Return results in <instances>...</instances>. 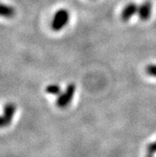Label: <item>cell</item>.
<instances>
[{
  "instance_id": "cell-1",
  "label": "cell",
  "mask_w": 156,
  "mask_h": 157,
  "mask_svg": "<svg viewBox=\"0 0 156 157\" xmlns=\"http://www.w3.org/2000/svg\"><path fill=\"white\" fill-rule=\"evenodd\" d=\"M69 21V13L65 9H60L54 14L51 22L53 31H60L67 25Z\"/></svg>"
},
{
  "instance_id": "cell-2",
  "label": "cell",
  "mask_w": 156,
  "mask_h": 157,
  "mask_svg": "<svg viewBox=\"0 0 156 157\" xmlns=\"http://www.w3.org/2000/svg\"><path fill=\"white\" fill-rule=\"evenodd\" d=\"M76 91V86L73 83L69 84L65 90L60 95H58L57 100H56V105L60 109H64L69 105Z\"/></svg>"
},
{
  "instance_id": "cell-3",
  "label": "cell",
  "mask_w": 156,
  "mask_h": 157,
  "mask_svg": "<svg viewBox=\"0 0 156 157\" xmlns=\"http://www.w3.org/2000/svg\"><path fill=\"white\" fill-rule=\"evenodd\" d=\"M16 111V106L13 103H7L5 105L3 109V113L1 117L0 125L1 127H6L11 123L12 120L14 118V113Z\"/></svg>"
},
{
  "instance_id": "cell-4",
  "label": "cell",
  "mask_w": 156,
  "mask_h": 157,
  "mask_svg": "<svg viewBox=\"0 0 156 157\" xmlns=\"http://www.w3.org/2000/svg\"><path fill=\"white\" fill-rule=\"evenodd\" d=\"M151 11H152V4H151V2L150 1H145L138 7L137 14H138L139 18L141 21L146 22L150 18Z\"/></svg>"
},
{
  "instance_id": "cell-5",
  "label": "cell",
  "mask_w": 156,
  "mask_h": 157,
  "mask_svg": "<svg viewBox=\"0 0 156 157\" xmlns=\"http://www.w3.org/2000/svg\"><path fill=\"white\" fill-rule=\"evenodd\" d=\"M138 7L139 6L135 2H129L128 4H127L120 14V18L123 22H128L135 14H137Z\"/></svg>"
},
{
  "instance_id": "cell-6",
  "label": "cell",
  "mask_w": 156,
  "mask_h": 157,
  "mask_svg": "<svg viewBox=\"0 0 156 157\" xmlns=\"http://www.w3.org/2000/svg\"><path fill=\"white\" fill-rule=\"evenodd\" d=\"M0 14L2 17L4 18H12L15 14V10L14 7L6 5V4H2L1 8H0Z\"/></svg>"
},
{
  "instance_id": "cell-7",
  "label": "cell",
  "mask_w": 156,
  "mask_h": 157,
  "mask_svg": "<svg viewBox=\"0 0 156 157\" xmlns=\"http://www.w3.org/2000/svg\"><path fill=\"white\" fill-rule=\"evenodd\" d=\"M46 92L48 94H50V95H55L58 96L61 94V89L58 85H56V84H51V85H49L46 87Z\"/></svg>"
},
{
  "instance_id": "cell-8",
  "label": "cell",
  "mask_w": 156,
  "mask_h": 157,
  "mask_svg": "<svg viewBox=\"0 0 156 157\" xmlns=\"http://www.w3.org/2000/svg\"><path fill=\"white\" fill-rule=\"evenodd\" d=\"M146 74H148L150 77H154L156 78V65L155 64H149L145 68Z\"/></svg>"
},
{
  "instance_id": "cell-9",
  "label": "cell",
  "mask_w": 156,
  "mask_h": 157,
  "mask_svg": "<svg viewBox=\"0 0 156 157\" xmlns=\"http://www.w3.org/2000/svg\"><path fill=\"white\" fill-rule=\"evenodd\" d=\"M146 151L150 155H154L156 153V141L149 144L146 147Z\"/></svg>"
},
{
  "instance_id": "cell-10",
  "label": "cell",
  "mask_w": 156,
  "mask_h": 157,
  "mask_svg": "<svg viewBox=\"0 0 156 157\" xmlns=\"http://www.w3.org/2000/svg\"><path fill=\"white\" fill-rule=\"evenodd\" d=\"M146 157H154V155H150V154H147V155H146Z\"/></svg>"
}]
</instances>
